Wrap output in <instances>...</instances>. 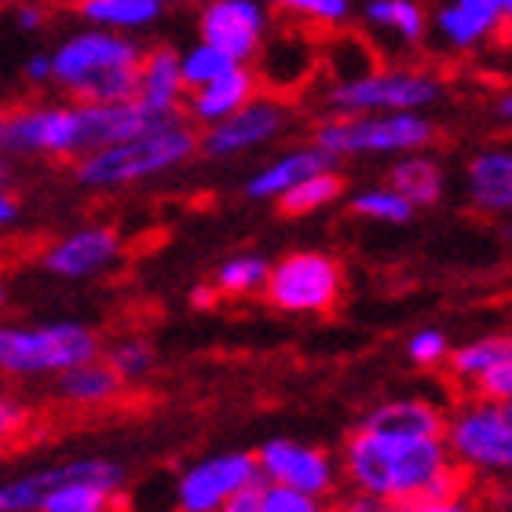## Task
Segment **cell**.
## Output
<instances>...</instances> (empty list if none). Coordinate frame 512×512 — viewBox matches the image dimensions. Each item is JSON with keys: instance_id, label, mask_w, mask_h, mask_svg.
<instances>
[{"instance_id": "6da1fadb", "label": "cell", "mask_w": 512, "mask_h": 512, "mask_svg": "<svg viewBox=\"0 0 512 512\" xmlns=\"http://www.w3.org/2000/svg\"><path fill=\"white\" fill-rule=\"evenodd\" d=\"M143 48L114 30H81L52 52L55 88L74 103H125L139 96Z\"/></svg>"}, {"instance_id": "7a4b0ae2", "label": "cell", "mask_w": 512, "mask_h": 512, "mask_svg": "<svg viewBox=\"0 0 512 512\" xmlns=\"http://www.w3.org/2000/svg\"><path fill=\"white\" fill-rule=\"evenodd\" d=\"M198 139L202 136H194V128L180 118L165 128H154V132H143L136 139H125V143H114V147L92 150L85 158H77L74 180L81 187H92V191L150 180V176H161V172L183 165L198 150Z\"/></svg>"}, {"instance_id": "3957f363", "label": "cell", "mask_w": 512, "mask_h": 512, "mask_svg": "<svg viewBox=\"0 0 512 512\" xmlns=\"http://www.w3.org/2000/svg\"><path fill=\"white\" fill-rule=\"evenodd\" d=\"M92 359H99V337L81 322L4 326L0 330V370L8 377L66 374Z\"/></svg>"}, {"instance_id": "277c9868", "label": "cell", "mask_w": 512, "mask_h": 512, "mask_svg": "<svg viewBox=\"0 0 512 512\" xmlns=\"http://www.w3.org/2000/svg\"><path fill=\"white\" fill-rule=\"evenodd\" d=\"M315 147L333 158L352 154H414L436 139V125L421 110L399 114H333L315 125Z\"/></svg>"}, {"instance_id": "5b68a950", "label": "cell", "mask_w": 512, "mask_h": 512, "mask_svg": "<svg viewBox=\"0 0 512 512\" xmlns=\"http://www.w3.org/2000/svg\"><path fill=\"white\" fill-rule=\"evenodd\" d=\"M443 99V81L428 70H370L352 81H337L326 92L333 114H399V110H428Z\"/></svg>"}, {"instance_id": "8992f818", "label": "cell", "mask_w": 512, "mask_h": 512, "mask_svg": "<svg viewBox=\"0 0 512 512\" xmlns=\"http://www.w3.org/2000/svg\"><path fill=\"white\" fill-rule=\"evenodd\" d=\"M4 154H48V158H81V110L77 103H26L0 118Z\"/></svg>"}, {"instance_id": "52a82bcc", "label": "cell", "mask_w": 512, "mask_h": 512, "mask_svg": "<svg viewBox=\"0 0 512 512\" xmlns=\"http://www.w3.org/2000/svg\"><path fill=\"white\" fill-rule=\"evenodd\" d=\"M341 264L326 253H289L271 267L267 300L282 311H330L341 300Z\"/></svg>"}, {"instance_id": "ba28073f", "label": "cell", "mask_w": 512, "mask_h": 512, "mask_svg": "<svg viewBox=\"0 0 512 512\" xmlns=\"http://www.w3.org/2000/svg\"><path fill=\"white\" fill-rule=\"evenodd\" d=\"M447 443L461 458V465L512 469V417L505 414V403L476 395V403H465L450 417Z\"/></svg>"}, {"instance_id": "9c48e42d", "label": "cell", "mask_w": 512, "mask_h": 512, "mask_svg": "<svg viewBox=\"0 0 512 512\" xmlns=\"http://www.w3.org/2000/svg\"><path fill=\"white\" fill-rule=\"evenodd\" d=\"M66 483H96L107 491H118L125 483V469L107 458H74L63 465L41 472H26L19 480H8L0 487V512H41L48 494L66 487Z\"/></svg>"}, {"instance_id": "30bf717a", "label": "cell", "mask_w": 512, "mask_h": 512, "mask_svg": "<svg viewBox=\"0 0 512 512\" xmlns=\"http://www.w3.org/2000/svg\"><path fill=\"white\" fill-rule=\"evenodd\" d=\"M256 469L260 461L242 450L202 458L180 476V487H176L180 512H220L242 487L256 483Z\"/></svg>"}, {"instance_id": "8fae6325", "label": "cell", "mask_w": 512, "mask_h": 512, "mask_svg": "<svg viewBox=\"0 0 512 512\" xmlns=\"http://www.w3.org/2000/svg\"><path fill=\"white\" fill-rule=\"evenodd\" d=\"M286 125H289L286 103L256 96L253 103L235 110L231 118L205 128L202 139H198V150H202L205 158H235V154H246V150L264 147L275 136H282Z\"/></svg>"}, {"instance_id": "7c38bea8", "label": "cell", "mask_w": 512, "mask_h": 512, "mask_svg": "<svg viewBox=\"0 0 512 512\" xmlns=\"http://www.w3.org/2000/svg\"><path fill=\"white\" fill-rule=\"evenodd\" d=\"M198 33L202 41L224 48L231 59L249 63L264 44L267 11L260 0H205V8L198 11Z\"/></svg>"}, {"instance_id": "4fadbf2b", "label": "cell", "mask_w": 512, "mask_h": 512, "mask_svg": "<svg viewBox=\"0 0 512 512\" xmlns=\"http://www.w3.org/2000/svg\"><path fill=\"white\" fill-rule=\"evenodd\" d=\"M256 461H260V472H264L267 483H282V487L315 494V498L330 494L333 483H337L333 461L322 450L293 443V439H267Z\"/></svg>"}, {"instance_id": "5bb4252c", "label": "cell", "mask_w": 512, "mask_h": 512, "mask_svg": "<svg viewBox=\"0 0 512 512\" xmlns=\"http://www.w3.org/2000/svg\"><path fill=\"white\" fill-rule=\"evenodd\" d=\"M121 253V238L110 227H85L74 235L59 238L55 246L41 253L44 271H52L59 278H88L110 267Z\"/></svg>"}, {"instance_id": "9a60e30c", "label": "cell", "mask_w": 512, "mask_h": 512, "mask_svg": "<svg viewBox=\"0 0 512 512\" xmlns=\"http://www.w3.org/2000/svg\"><path fill=\"white\" fill-rule=\"evenodd\" d=\"M326 169H337V158H333L330 150L322 147H300V150H289L282 154L278 161H271L267 169H260L256 176L246 180V198L253 202H271V198H282L286 191H293L297 183H304L308 176L315 172H326Z\"/></svg>"}, {"instance_id": "2e32d148", "label": "cell", "mask_w": 512, "mask_h": 512, "mask_svg": "<svg viewBox=\"0 0 512 512\" xmlns=\"http://www.w3.org/2000/svg\"><path fill=\"white\" fill-rule=\"evenodd\" d=\"M256 88H260V74L242 63V66H235L231 74L216 77L213 85L194 88L191 99H187V114H191V121L209 128V125H216V121L231 118V114L242 110L246 103H253Z\"/></svg>"}, {"instance_id": "e0dca14e", "label": "cell", "mask_w": 512, "mask_h": 512, "mask_svg": "<svg viewBox=\"0 0 512 512\" xmlns=\"http://www.w3.org/2000/svg\"><path fill=\"white\" fill-rule=\"evenodd\" d=\"M447 417L425 399H392L363 417V428L388 439H436L447 436Z\"/></svg>"}, {"instance_id": "ac0fdd59", "label": "cell", "mask_w": 512, "mask_h": 512, "mask_svg": "<svg viewBox=\"0 0 512 512\" xmlns=\"http://www.w3.org/2000/svg\"><path fill=\"white\" fill-rule=\"evenodd\" d=\"M183 92H187V81H183V55L169 44H158L143 55V66H139V103H147L150 110H161V114H180L183 110Z\"/></svg>"}, {"instance_id": "d6986e66", "label": "cell", "mask_w": 512, "mask_h": 512, "mask_svg": "<svg viewBox=\"0 0 512 512\" xmlns=\"http://www.w3.org/2000/svg\"><path fill=\"white\" fill-rule=\"evenodd\" d=\"M469 198L483 213H512V150H480L469 161Z\"/></svg>"}, {"instance_id": "ffe728a7", "label": "cell", "mask_w": 512, "mask_h": 512, "mask_svg": "<svg viewBox=\"0 0 512 512\" xmlns=\"http://www.w3.org/2000/svg\"><path fill=\"white\" fill-rule=\"evenodd\" d=\"M121 384H125V377H121L118 370L107 363V359H103V363H99V359H92V363L74 366V370L59 374V381H55V392L63 395L66 403L103 406V403H110V399H118Z\"/></svg>"}, {"instance_id": "44dd1931", "label": "cell", "mask_w": 512, "mask_h": 512, "mask_svg": "<svg viewBox=\"0 0 512 512\" xmlns=\"http://www.w3.org/2000/svg\"><path fill=\"white\" fill-rule=\"evenodd\" d=\"M74 11L88 26L114 30V33H132V30L154 26L161 15V4L158 0H77Z\"/></svg>"}, {"instance_id": "7402d4cb", "label": "cell", "mask_w": 512, "mask_h": 512, "mask_svg": "<svg viewBox=\"0 0 512 512\" xmlns=\"http://www.w3.org/2000/svg\"><path fill=\"white\" fill-rule=\"evenodd\" d=\"M388 187H395L417 209H425V205H436L443 198V169H439V161L414 150L388 169Z\"/></svg>"}, {"instance_id": "603a6c76", "label": "cell", "mask_w": 512, "mask_h": 512, "mask_svg": "<svg viewBox=\"0 0 512 512\" xmlns=\"http://www.w3.org/2000/svg\"><path fill=\"white\" fill-rule=\"evenodd\" d=\"M498 26H502V19H491V15H483V11L465 8L458 0H450V4H443V8L436 11V30L450 48H476V44L487 41Z\"/></svg>"}, {"instance_id": "cb8c5ba5", "label": "cell", "mask_w": 512, "mask_h": 512, "mask_svg": "<svg viewBox=\"0 0 512 512\" xmlns=\"http://www.w3.org/2000/svg\"><path fill=\"white\" fill-rule=\"evenodd\" d=\"M363 19L377 30L395 33L403 44H417L425 37V11L417 0H366Z\"/></svg>"}, {"instance_id": "d4e9b609", "label": "cell", "mask_w": 512, "mask_h": 512, "mask_svg": "<svg viewBox=\"0 0 512 512\" xmlns=\"http://www.w3.org/2000/svg\"><path fill=\"white\" fill-rule=\"evenodd\" d=\"M344 194V176L337 169H326V172H315L308 176L304 183H297L293 191H286L278 198V213L282 216H308L322 205L337 202Z\"/></svg>"}, {"instance_id": "484cf974", "label": "cell", "mask_w": 512, "mask_h": 512, "mask_svg": "<svg viewBox=\"0 0 512 512\" xmlns=\"http://www.w3.org/2000/svg\"><path fill=\"white\" fill-rule=\"evenodd\" d=\"M512 355V333L502 337H483V341H472L458 352H450V374L458 381H480L483 374H491L494 366L505 363Z\"/></svg>"}, {"instance_id": "4316f807", "label": "cell", "mask_w": 512, "mask_h": 512, "mask_svg": "<svg viewBox=\"0 0 512 512\" xmlns=\"http://www.w3.org/2000/svg\"><path fill=\"white\" fill-rule=\"evenodd\" d=\"M267 278H271V264L264 256H231L216 267V289L227 293V297H246L253 289H264Z\"/></svg>"}, {"instance_id": "83f0119b", "label": "cell", "mask_w": 512, "mask_h": 512, "mask_svg": "<svg viewBox=\"0 0 512 512\" xmlns=\"http://www.w3.org/2000/svg\"><path fill=\"white\" fill-rule=\"evenodd\" d=\"M235 66H242V63L231 59L224 48H216V44H209V41H198L191 52H183V81H187V88L194 92V88L213 85L216 77L231 74Z\"/></svg>"}, {"instance_id": "f1b7e54d", "label": "cell", "mask_w": 512, "mask_h": 512, "mask_svg": "<svg viewBox=\"0 0 512 512\" xmlns=\"http://www.w3.org/2000/svg\"><path fill=\"white\" fill-rule=\"evenodd\" d=\"M417 205L406 202L395 187H374V191H363L352 198V213L370 216V220H384V224H406L414 216Z\"/></svg>"}, {"instance_id": "f546056e", "label": "cell", "mask_w": 512, "mask_h": 512, "mask_svg": "<svg viewBox=\"0 0 512 512\" xmlns=\"http://www.w3.org/2000/svg\"><path fill=\"white\" fill-rule=\"evenodd\" d=\"M110 494L114 491L96 487V483H66V487L48 494L41 512H107Z\"/></svg>"}, {"instance_id": "4dcf8cb0", "label": "cell", "mask_w": 512, "mask_h": 512, "mask_svg": "<svg viewBox=\"0 0 512 512\" xmlns=\"http://www.w3.org/2000/svg\"><path fill=\"white\" fill-rule=\"evenodd\" d=\"M271 4L293 19L322 22V26H341L352 15V0H271Z\"/></svg>"}, {"instance_id": "1f68e13d", "label": "cell", "mask_w": 512, "mask_h": 512, "mask_svg": "<svg viewBox=\"0 0 512 512\" xmlns=\"http://www.w3.org/2000/svg\"><path fill=\"white\" fill-rule=\"evenodd\" d=\"M107 363L118 370L125 381H136V377H147L154 370V348L147 341H121L107 352Z\"/></svg>"}, {"instance_id": "d6a6232c", "label": "cell", "mask_w": 512, "mask_h": 512, "mask_svg": "<svg viewBox=\"0 0 512 512\" xmlns=\"http://www.w3.org/2000/svg\"><path fill=\"white\" fill-rule=\"evenodd\" d=\"M264 505H267V512H326L315 494L293 491V487L267 483V480H264Z\"/></svg>"}, {"instance_id": "836d02e7", "label": "cell", "mask_w": 512, "mask_h": 512, "mask_svg": "<svg viewBox=\"0 0 512 512\" xmlns=\"http://www.w3.org/2000/svg\"><path fill=\"white\" fill-rule=\"evenodd\" d=\"M406 352H410V359H414L417 366H436L447 359L450 344L439 330H417L414 337H410V344H406Z\"/></svg>"}, {"instance_id": "e575fe53", "label": "cell", "mask_w": 512, "mask_h": 512, "mask_svg": "<svg viewBox=\"0 0 512 512\" xmlns=\"http://www.w3.org/2000/svg\"><path fill=\"white\" fill-rule=\"evenodd\" d=\"M476 395L480 399H494V403H512V355L505 363H498L491 374H483L476 381Z\"/></svg>"}, {"instance_id": "d590c367", "label": "cell", "mask_w": 512, "mask_h": 512, "mask_svg": "<svg viewBox=\"0 0 512 512\" xmlns=\"http://www.w3.org/2000/svg\"><path fill=\"white\" fill-rule=\"evenodd\" d=\"M22 77H26V81H30L33 88L52 85V81H55L52 52H33L30 59H26V66H22Z\"/></svg>"}, {"instance_id": "8d00e7d4", "label": "cell", "mask_w": 512, "mask_h": 512, "mask_svg": "<svg viewBox=\"0 0 512 512\" xmlns=\"http://www.w3.org/2000/svg\"><path fill=\"white\" fill-rule=\"evenodd\" d=\"M220 512H267V505H264V483L256 480V483H249V487H242V491L231 498V502L224 505Z\"/></svg>"}, {"instance_id": "74e56055", "label": "cell", "mask_w": 512, "mask_h": 512, "mask_svg": "<svg viewBox=\"0 0 512 512\" xmlns=\"http://www.w3.org/2000/svg\"><path fill=\"white\" fill-rule=\"evenodd\" d=\"M11 22H15L22 33H37L44 26L41 4H30V0H19V4H11Z\"/></svg>"}, {"instance_id": "f35d334b", "label": "cell", "mask_w": 512, "mask_h": 512, "mask_svg": "<svg viewBox=\"0 0 512 512\" xmlns=\"http://www.w3.org/2000/svg\"><path fill=\"white\" fill-rule=\"evenodd\" d=\"M337 512H392V502H384V498H377V494L355 491Z\"/></svg>"}, {"instance_id": "ab89813d", "label": "cell", "mask_w": 512, "mask_h": 512, "mask_svg": "<svg viewBox=\"0 0 512 512\" xmlns=\"http://www.w3.org/2000/svg\"><path fill=\"white\" fill-rule=\"evenodd\" d=\"M22 406L15 403V399H4V403H0V428H4V432H15V428L22 425Z\"/></svg>"}, {"instance_id": "60d3db41", "label": "cell", "mask_w": 512, "mask_h": 512, "mask_svg": "<svg viewBox=\"0 0 512 512\" xmlns=\"http://www.w3.org/2000/svg\"><path fill=\"white\" fill-rule=\"evenodd\" d=\"M458 4H465V8H472V11H483V15H491V19H505L502 0H458Z\"/></svg>"}, {"instance_id": "b9f144b4", "label": "cell", "mask_w": 512, "mask_h": 512, "mask_svg": "<svg viewBox=\"0 0 512 512\" xmlns=\"http://www.w3.org/2000/svg\"><path fill=\"white\" fill-rule=\"evenodd\" d=\"M494 118L505 121V125H512V88L498 92V99H494Z\"/></svg>"}, {"instance_id": "7bdbcfd3", "label": "cell", "mask_w": 512, "mask_h": 512, "mask_svg": "<svg viewBox=\"0 0 512 512\" xmlns=\"http://www.w3.org/2000/svg\"><path fill=\"white\" fill-rule=\"evenodd\" d=\"M15 216H19V205H15V198H11V194H4V198H0V224L8 227Z\"/></svg>"}, {"instance_id": "ee69618b", "label": "cell", "mask_w": 512, "mask_h": 512, "mask_svg": "<svg viewBox=\"0 0 512 512\" xmlns=\"http://www.w3.org/2000/svg\"><path fill=\"white\" fill-rule=\"evenodd\" d=\"M502 11H505V19L512 22V0H502Z\"/></svg>"}, {"instance_id": "f6af8a7d", "label": "cell", "mask_w": 512, "mask_h": 512, "mask_svg": "<svg viewBox=\"0 0 512 512\" xmlns=\"http://www.w3.org/2000/svg\"><path fill=\"white\" fill-rule=\"evenodd\" d=\"M158 4H161V8H165V4H176V0H158Z\"/></svg>"}, {"instance_id": "bcb514c9", "label": "cell", "mask_w": 512, "mask_h": 512, "mask_svg": "<svg viewBox=\"0 0 512 512\" xmlns=\"http://www.w3.org/2000/svg\"><path fill=\"white\" fill-rule=\"evenodd\" d=\"M505 414H509V417H512V403H505Z\"/></svg>"}]
</instances>
